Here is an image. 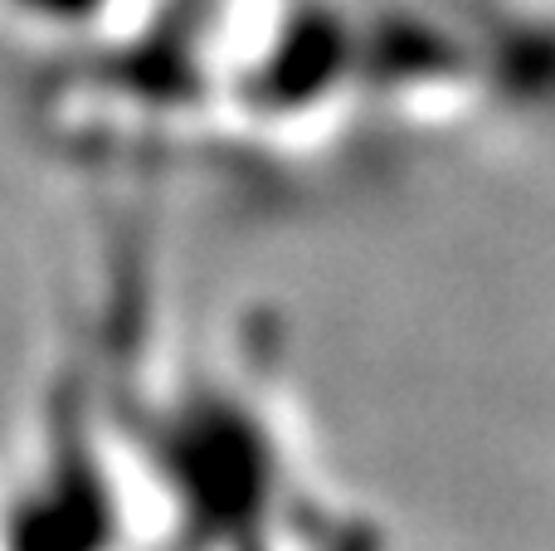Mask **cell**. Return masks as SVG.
<instances>
[{
	"label": "cell",
	"instance_id": "cell-1",
	"mask_svg": "<svg viewBox=\"0 0 555 551\" xmlns=\"http://www.w3.org/2000/svg\"><path fill=\"white\" fill-rule=\"evenodd\" d=\"M137 0H0V25L39 49H93L117 35Z\"/></svg>",
	"mask_w": 555,
	"mask_h": 551
}]
</instances>
